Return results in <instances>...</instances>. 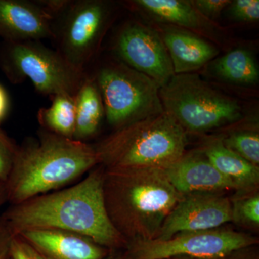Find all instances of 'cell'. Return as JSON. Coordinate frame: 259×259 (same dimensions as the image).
<instances>
[{"mask_svg": "<svg viewBox=\"0 0 259 259\" xmlns=\"http://www.w3.org/2000/svg\"><path fill=\"white\" fill-rule=\"evenodd\" d=\"M162 171L172 187L182 195L235 191L231 181L223 176L201 151L185 153Z\"/></svg>", "mask_w": 259, "mask_h": 259, "instance_id": "4fadbf2b", "label": "cell"}, {"mask_svg": "<svg viewBox=\"0 0 259 259\" xmlns=\"http://www.w3.org/2000/svg\"><path fill=\"white\" fill-rule=\"evenodd\" d=\"M201 152L235 186V194L259 190V166L242 158L223 144L221 139L209 141Z\"/></svg>", "mask_w": 259, "mask_h": 259, "instance_id": "2e32d148", "label": "cell"}, {"mask_svg": "<svg viewBox=\"0 0 259 259\" xmlns=\"http://www.w3.org/2000/svg\"><path fill=\"white\" fill-rule=\"evenodd\" d=\"M231 204V223L251 231L259 230V191L233 194Z\"/></svg>", "mask_w": 259, "mask_h": 259, "instance_id": "44dd1931", "label": "cell"}, {"mask_svg": "<svg viewBox=\"0 0 259 259\" xmlns=\"http://www.w3.org/2000/svg\"><path fill=\"white\" fill-rule=\"evenodd\" d=\"M93 78L107 122L116 129L164 112L157 83L121 61L104 65Z\"/></svg>", "mask_w": 259, "mask_h": 259, "instance_id": "8992f818", "label": "cell"}, {"mask_svg": "<svg viewBox=\"0 0 259 259\" xmlns=\"http://www.w3.org/2000/svg\"><path fill=\"white\" fill-rule=\"evenodd\" d=\"M223 144L252 164L259 166V134L251 130H237L221 139Z\"/></svg>", "mask_w": 259, "mask_h": 259, "instance_id": "7402d4cb", "label": "cell"}, {"mask_svg": "<svg viewBox=\"0 0 259 259\" xmlns=\"http://www.w3.org/2000/svg\"><path fill=\"white\" fill-rule=\"evenodd\" d=\"M110 11L105 2L77 0L65 2L56 13L61 15L59 28L54 30L57 51L75 69L83 72L85 65L96 52Z\"/></svg>", "mask_w": 259, "mask_h": 259, "instance_id": "9c48e42d", "label": "cell"}, {"mask_svg": "<svg viewBox=\"0 0 259 259\" xmlns=\"http://www.w3.org/2000/svg\"><path fill=\"white\" fill-rule=\"evenodd\" d=\"M18 147L0 131V181L6 182L10 175Z\"/></svg>", "mask_w": 259, "mask_h": 259, "instance_id": "cb8c5ba5", "label": "cell"}, {"mask_svg": "<svg viewBox=\"0 0 259 259\" xmlns=\"http://www.w3.org/2000/svg\"><path fill=\"white\" fill-rule=\"evenodd\" d=\"M223 259H259L258 245L238 248L232 251Z\"/></svg>", "mask_w": 259, "mask_h": 259, "instance_id": "83f0119b", "label": "cell"}, {"mask_svg": "<svg viewBox=\"0 0 259 259\" xmlns=\"http://www.w3.org/2000/svg\"><path fill=\"white\" fill-rule=\"evenodd\" d=\"M39 122L49 132L73 139L75 128V96L61 94L53 96L52 103L48 108L38 112Z\"/></svg>", "mask_w": 259, "mask_h": 259, "instance_id": "ffe728a7", "label": "cell"}, {"mask_svg": "<svg viewBox=\"0 0 259 259\" xmlns=\"http://www.w3.org/2000/svg\"><path fill=\"white\" fill-rule=\"evenodd\" d=\"M194 8L202 16L209 19L218 18L231 1L227 0H196L191 2Z\"/></svg>", "mask_w": 259, "mask_h": 259, "instance_id": "484cf974", "label": "cell"}, {"mask_svg": "<svg viewBox=\"0 0 259 259\" xmlns=\"http://www.w3.org/2000/svg\"><path fill=\"white\" fill-rule=\"evenodd\" d=\"M8 202L7 197L6 187L5 182L0 181V209L6 202Z\"/></svg>", "mask_w": 259, "mask_h": 259, "instance_id": "f546056e", "label": "cell"}, {"mask_svg": "<svg viewBox=\"0 0 259 259\" xmlns=\"http://www.w3.org/2000/svg\"><path fill=\"white\" fill-rule=\"evenodd\" d=\"M159 96L164 112L187 134L207 132L242 117L236 100L210 88L193 73L175 74L160 88Z\"/></svg>", "mask_w": 259, "mask_h": 259, "instance_id": "5b68a950", "label": "cell"}, {"mask_svg": "<svg viewBox=\"0 0 259 259\" xmlns=\"http://www.w3.org/2000/svg\"><path fill=\"white\" fill-rule=\"evenodd\" d=\"M13 234L0 217V259H8L10 257V247Z\"/></svg>", "mask_w": 259, "mask_h": 259, "instance_id": "4316f807", "label": "cell"}, {"mask_svg": "<svg viewBox=\"0 0 259 259\" xmlns=\"http://www.w3.org/2000/svg\"><path fill=\"white\" fill-rule=\"evenodd\" d=\"M166 259H201V258H192V257H187V256H176V257H171V258H166Z\"/></svg>", "mask_w": 259, "mask_h": 259, "instance_id": "1f68e13d", "label": "cell"}, {"mask_svg": "<svg viewBox=\"0 0 259 259\" xmlns=\"http://www.w3.org/2000/svg\"><path fill=\"white\" fill-rule=\"evenodd\" d=\"M8 107V99L4 89L0 86V120L3 118Z\"/></svg>", "mask_w": 259, "mask_h": 259, "instance_id": "f1b7e54d", "label": "cell"}, {"mask_svg": "<svg viewBox=\"0 0 259 259\" xmlns=\"http://www.w3.org/2000/svg\"><path fill=\"white\" fill-rule=\"evenodd\" d=\"M100 164L95 147L51 132L18 148L5 182L8 202L22 203L76 180Z\"/></svg>", "mask_w": 259, "mask_h": 259, "instance_id": "3957f363", "label": "cell"}, {"mask_svg": "<svg viewBox=\"0 0 259 259\" xmlns=\"http://www.w3.org/2000/svg\"><path fill=\"white\" fill-rule=\"evenodd\" d=\"M134 4L164 22L192 29L203 26V18L191 2L183 0H137Z\"/></svg>", "mask_w": 259, "mask_h": 259, "instance_id": "ac0fdd59", "label": "cell"}, {"mask_svg": "<svg viewBox=\"0 0 259 259\" xmlns=\"http://www.w3.org/2000/svg\"><path fill=\"white\" fill-rule=\"evenodd\" d=\"M0 66L13 82L28 78L37 91L52 96H75L85 76L59 51L35 40L5 41L0 50Z\"/></svg>", "mask_w": 259, "mask_h": 259, "instance_id": "52a82bcc", "label": "cell"}, {"mask_svg": "<svg viewBox=\"0 0 259 259\" xmlns=\"http://www.w3.org/2000/svg\"><path fill=\"white\" fill-rule=\"evenodd\" d=\"M104 171L100 165L79 183L11 205L0 217L13 235L57 230L87 237L110 250H124L127 242L112 224L105 207Z\"/></svg>", "mask_w": 259, "mask_h": 259, "instance_id": "6da1fadb", "label": "cell"}, {"mask_svg": "<svg viewBox=\"0 0 259 259\" xmlns=\"http://www.w3.org/2000/svg\"><path fill=\"white\" fill-rule=\"evenodd\" d=\"M228 223H231V204L224 194H185L167 216L154 240H167L182 232L215 229Z\"/></svg>", "mask_w": 259, "mask_h": 259, "instance_id": "8fae6325", "label": "cell"}, {"mask_svg": "<svg viewBox=\"0 0 259 259\" xmlns=\"http://www.w3.org/2000/svg\"><path fill=\"white\" fill-rule=\"evenodd\" d=\"M258 238L224 226L207 231L182 232L167 240L131 242L123 251L131 259L187 256L223 259L233 250L258 245Z\"/></svg>", "mask_w": 259, "mask_h": 259, "instance_id": "ba28073f", "label": "cell"}, {"mask_svg": "<svg viewBox=\"0 0 259 259\" xmlns=\"http://www.w3.org/2000/svg\"><path fill=\"white\" fill-rule=\"evenodd\" d=\"M187 136L163 112L116 130L95 149L105 169H163L185 154Z\"/></svg>", "mask_w": 259, "mask_h": 259, "instance_id": "277c9868", "label": "cell"}, {"mask_svg": "<svg viewBox=\"0 0 259 259\" xmlns=\"http://www.w3.org/2000/svg\"><path fill=\"white\" fill-rule=\"evenodd\" d=\"M103 194L109 218L127 244L156 239L182 196L158 168H105Z\"/></svg>", "mask_w": 259, "mask_h": 259, "instance_id": "7a4b0ae2", "label": "cell"}, {"mask_svg": "<svg viewBox=\"0 0 259 259\" xmlns=\"http://www.w3.org/2000/svg\"><path fill=\"white\" fill-rule=\"evenodd\" d=\"M213 69L223 79L237 84H255L258 81V66L245 49H235L221 56L213 64Z\"/></svg>", "mask_w": 259, "mask_h": 259, "instance_id": "d6986e66", "label": "cell"}, {"mask_svg": "<svg viewBox=\"0 0 259 259\" xmlns=\"http://www.w3.org/2000/svg\"><path fill=\"white\" fill-rule=\"evenodd\" d=\"M228 8L232 18L238 21L253 23L258 20V0H236Z\"/></svg>", "mask_w": 259, "mask_h": 259, "instance_id": "603a6c76", "label": "cell"}, {"mask_svg": "<svg viewBox=\"0 0 259 259\" xmlns=\"http://www.w3.org/2000/svg\"><path fill=\"white\" fill-rule=\"evenodd\" d=\"M10 259H44L28 241L18 235H13L10 247Z\"/></svg>", "mask_w": 259, "mask_h": 259, "instance_id": "d4e9b609", "label": "cell"}, {"mask_svg": "<svg viewBox=\"0 0 259 259\" xmlns=\"http://www.w3.org/2000/svg\"><path fill=\"white\" fill-rule=\"evenodd\" d=\"M44 259H105L110 250L87 237L57 230H32L19 234Z\"/></svg>", "mask_w": 259, "mask_h": 259, "instance_id": "5bb4252c", "label": "cell"}, {"mask_svg": "<svg viewBox=\"0 0 259 259\" xmlns=\"http://www.w3.org/2000/svg\"><path fill=\"white\" fill-rule=\"evenodd\" d=\"M163 41L173 65L175 74H190L218 55L214 46L192 32L171 28L165 31Z\"/></svg>", "mask_w": 259, "mask_h": 259, "instance_id": "9a60e30c", "label": "cell"}, {"mask_svg": "<svg viewBox=\"0 0 259 259\" xmlns=\"http://www.w3.org/2000/svg\"><path fill=\"white\" fill-rule=\"evenodd\" d=\"M8 259H10V257H9V258H8Z\"/></svg>", "mask_w": 259, "mask_h": 259, "instance_id": "d6a6232c", "label": "cell"}, {"mask_svg": "<svg viewBox=\"0 0 259 259\" xmlns=\"http://www.w3.org/2000/svg\"><path fill=\"white\" fill-rule=\"evenodd\" d=\"M114 50L121 62L146 75L160 88L175 75L163 39L143 24L133 22L122 26L116 36Z\"/></svg>", "mask_w": 259, "mask_h": 259, "instance_id": "30bf717a", "label": "cell"}, {"mask_svg": "<svg viewBox=\"0 0 259 259\" xmlns=\"http://www.w3.org/2000/svg\"><path fill=\"white\" fill-rule=\"evenodd\" d=\"M75 113L73 139L83 142L96 134L105 115L101 95L94 78H83L75 95Z\"/></svg>", "mask_w": 259, "mask_h": 259, "instance_id": "e0dca14e", "label": "cell"}, {"mask_svg": "<svg viewBox=\"0 0 259 259\" xmlns=\"http://www.w3.org/2000/svg\"><path fill=\"white\" fill-rule=\"evenodd\" d=\"M53 20L42 2L0 0V37L5 42L54 39Z\"/></svg>", "mask_w": 259, "mask_h": 259, "instance_id": "7c38bea8", "label": "cell"}, {"mask_svg": "<svg viewBox=\"0 0 259 259\" xmlns=\"http://www.w3.org/2000/svg\"><path fill=\"white\" fill-rule=\"evenodd\" d=\"M105 259H131L126 255L125 252L120 250H112Z\"/></svg>", "mask_w": 259, "mask_h": 259, "instance_id": "4dcf8cb0", "label": "cell"}]
</instances>
